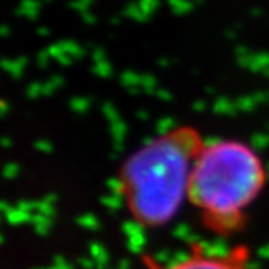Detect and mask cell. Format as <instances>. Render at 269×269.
Here are the masks:
<instances>
[{"label":"cell","instance_id":"1","mask_svg":"<svg viewBox=\"0 0 269 269\" xmlns=\"http://www.w3.org/2000/svg\"><path fill=\"white\" fill-rule=\"evenodd\" d=\"M206 140L196 125L180 123L122 161L117 190L134 224L156 230L174 222L187 203L191 169Z\"/></svg>","mask_w":269,"mask_h":269},{"label":"cell","instance_id":"2","mask_svg":"<svg viewBox=\"0 0 269 269\" xmlns=\"http://www.w3.org/2000/svg\"><path fill=\"white\" fill-rule=\"evenodd\" d=\"M269 184V169L255 146L238 138L206 140L195 159L187 203L206 232L234 237L243 232L250 209Z\"/></svg>","mask_w":269,"mask_h":269},{"label":"cell","instance_id":"3","mask_svg":"<svg viewBox=\"0 0 269 269\" xmlns=\"http://www.w3.org/2000/svg\"><path fill=\"white\" fill-rule=\"evenodd\" d=\"M151 269H259L253 263L252 250L245 243H237L229 250L214 252L203 243H193L188 252L166 266H152Z\"/></svg>","mask_w":269,"mask_h":269}]
</instances>
